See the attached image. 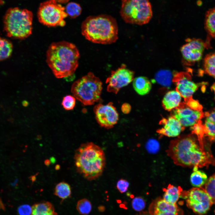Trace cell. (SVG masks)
I'll use <instances>...</instances> for the list:
<instances>
[{
    "label": "cell",
    "mask_w": 215,
    "mask_h": 215,
    "mask_svg": "<svg viewBox=\"0 0 215 215\" xmlns=\"http://www.w3.org/2000/svg\"><path fill=\"white\" fill-rule=\"evenodd\" d=\"M46 57V62L55 76L62 78L74 73L79 65L80 54L74 44L62 41L51 44Z\"/></svg>",
    "instance_id": "cell-1"
},
{
    "label": "cell",
    "mask_w": 215,
    "mask_h": 215,
    "mask_svg": "<svg viewBox=\"0 0 215 215\" xmlns=\"http://www.w3.org/2000/svg\"><path fill=\"white\" fill-rule=\"evenodd\" d=\"M167 153L175 164L183 167H201L208 162V156L191 136H182L171 141Z\"/></svg>",
    "instance_id": "cell-2"
},
{
    "label": "cell",
    "mask_w": 215,
    "mask_h": 215,
    "mask_svg": "<svg viewBox=\"0 0 215 215\" xmlns=\"http://www.w3.org/2000/svg\"><path fill=\"white\" fill-rule=\"evenodd\" d=\"M74 159L77 171L88 180L100 176L105 165L103 150L92 142L81 144L75 151Z\"/></svg>",
    "instance_id": "cell-3"
},
{
    "label": "cell",
    "mask_w": 215,
    "mask_h": 215,
    "mask_svg": "<svg viewBox=\"0 0 215 215\" xmlns=\"http://www.w3.org/2000/svg\"><path fill=\"white\" fill-rule=\"evenodd\" d=\"M81 28L83 36L93 43L109 44L118 39L116 21L109 15L89 16L82 22Z\"/></svg>",
    "instance_id": "cell-4"
},
{
    "label": "cell",
    "mask_w": 215,
    "mask_h": 215,
    "mask_svg": "<svg viewBox=\"0 0 215 215\" xmlns=\"http://www.w3.org/2000/svg\"><path fill=\"white\" fill-rule=\"evenodd\" d=\"M33 14L31 11L18 7L10 8L4 18V29L9 37L23 39L32 33Z\"/></svg>",
    "instance_id": "cell-5"
},
{
    "label": "cell",
    "mask_w": 215,
    "mask_h": 215,
    "mask_svg": "<svg viewBox=\"0 0 215 215\" xmlns=\"http://www.w3.org/2000/svg\"><path fill=\"white\" fill-rule=\"evenodd\" d=\"M102 88L100 79L89 72L73 83L71 91L84 105H92L100 101Z\"/></svg>",
    "instance_id": "cell-6"
},
{
    "label": "cell",
    "mask_w": 215,
    "mask_h": 215,
    "mask_svg": "<svg viewBox=\"0 0 215 215\" xmlns=\"http://www.w3.org/2000/svg\"><path fill=\"white\" fill-rule=\"evenodd\" d=\"M120 13L126 23L139 25L148 23L153 16L149 0H122Z\"/></svg>",
    "instance_id": "cell-7"
},
{
    "label": "cell",
    "mask_w": 215,
    "mask_h": 215,
    "mask_svg": "<svg viewBox=\"0 0 215 215\" xmlns=\"http://www.w3.org/2000/svg\"><path fill=\"white\" fill-rule=\"evenodd\" d=\"M39 22L48 27L64 26V19L68 16L65 8L60 4L50 0L40 4L37 12Z\"/></svg>",
    "instance_id": "cell-8"
},
{
    "label": "cell",
    "mask_w": 215,
    "mask_h": 215,
    "mask_svg": "<svg viewBox=\"0 0 215 215\" xmlns=\"http://www.w3.org/2000/svg\"><path fill=\"white\" fill-rule=\"evenodd\" d=\"M180 196L185 200L189 208L200 215L206 214L213 204L210 196L202 188L194 187L182 191Z\"/></svg>",
    "instance_id": "cell-9"
},
{
    "label": "cell",
    "mask_w": 215,
    "mask_h": 215,
    "mask_svg": "<svg viewBox=\"0 0 215 215\" xmlns=\"http://www.w3.org/2000/svg\"><path fill=\"white\" fill-rule=\"evenodd\" d=\"M134 72L122 64L115 70L111 71V75L106 81L107 91L117 94L122 87L127 85L134 79Z\"/></svg>",
    "instance_id": "cell-10"
},
{
    "label": "cell",
    "mask_w": 215,
    "mask_h": 215,
    "mask_svg": "<svg viewBox=\"0 0 215 215\" xmlns=\"http://www.w3.org/2000/svg\"><path fill=\"white\" fill-rule=\"evenodd\" d=\"M93 111L97 122L106 129L112 128L118 120V113L112 102L105 105L99 104L94 106Z\"/></svg>",
    "instance_id": "cell-11"
},
{
    "label": "cell",
    "mask_w": 215,
    "mask_h": 215,
    "mask_svg": "<svg viewBox=\"0 0 215 215\" xmlns=\"http://www.w3.org/2000/svg\"><path fill=\"white\" fill-rule=\"evenodd\" d=\"M208 41L204 42L200 39H186V43L181 49L184 59L190 63H193L200 60L205 49L209 45Z\"/></svg>",
    "instance_id": "cell-12"
},
{
    "label": "cell",
    "mask_w": 215,
    "mask_h": 215,
    "mask_svg": "<svg viewBox=\"0 0 215 215\" xmlns=\"http://www.w3.org/2000/svg\"><path fill=\"white\" fill-rule=\"evenodd\" d=\"M150 215H183L181 208L176 204H172L163 198H158L153 201L149 208Z\"/></svg>",
    "instance_id": "cell-13"
},
{
    "label": "cell",
    "mask_w": 215,
    "mask_h": 215,
    "mask_svg": "<svg viewBox=\"0 0 215 215\" xmlns=\"http://www.w3.org/2000/svg\"><path fill=\"white\" fill-rule=\"evenodd\" d=\"M204 115L202 111L193 110L189 107L177 108L173 113V117L184 127L193 126Z\"/></svg>",
    "instance_id": "cell-14"
},
{
    "label": "cell",
    "mask_w": 215,
    "mask_h": 215,
    "mask_svg": "<svg viewBox=\"0 0 215 215\" xmlns=\"http://www.w3.org/2000/svg\"><path fill=\"white\" fill-rule=\"evenodd\" d=\"M177 91L185 99L191 97L198 88V85L186 76H183L176 82Z\"/></svg>",
    "instance_id": "cell-15"
},
{
    "label": "cell",
    "mask_w": 215,
    "mask_h": 215,
    "mask_svg": "<svg viewBox=\"0 0 215 215\" xmlns=\"http://www.w3.org/2000/svg\"><path fill=\"white\" fill-rule=\"evenodd\" d=\"M164 122L163 127L158 131L160 134L169 137H175L182 131V126L173 116L169 117Z\"/></svg>",
    "instance_id": "cell-16"
},
{
    "label": "cell",
    "mask_w": 215,
    "mask_h": 215,
    "mask_svg": "<svg viewBox=\"0 0 215 215\" xmlns=\"http://www.w3.org/2000/svg\"><path fill=\"white\" fill-rule=\"evenodd\" d=\"M182 96L177 90L168 92L164 96L162 101L163 107L170 110L179 106L181 101Z\"/></svg>",
    "instance_id": "cell-17"
},
{
    "label": "cell",
    "mask_w": 215,
    "mask_h": 215,
    "mask_svg": "<svg viewBox=\"0 0 215 215\" xmlns=\"http://www.w3.org/2000/svg\"><path fill=\"white\" fill-rule=\"evenodd\" d=\"M133 86L135 91L141 96L148 93L152 88L151 82L147 77L143 76L134 78L133 80Z\"/></svg>",
    "instance_id": "cell-18"
},
{
    "label": "cell",
    "mask_w": 215,
    "mask_h": 215,
    "mask_svg": "<svg viewBox=\"0 0 215 215\" xmlns=\"http://www.w3.org/2000/svg\"><path fill=\"white\" fill-rule=\"evenodd\" d=\"M164 194L163 199L166 202L172 204H176L182 191L180 187H176L169 185L163 190Z\"/></svg>",
    "instance_id": "cell-19"
},
{
    "label": "cell",
    "mask_w": 215,
    "mask_h": 215,
    "mask_svg": "<svg viewBox=\"0 0 215 215\" xmlns=\"http://www.w3.org/2000/svg\"><path fill=\"white\" fill-rule=\"evenodd\" d=\"M193 172L190 177L191 185L194 187L201 188L205 184L208 179L205 173L202 171L198 170V167H194Z\"/></svg>",
    "instance_id": "cell-20"
},
{
    "label": "cell",
    "mask_w": 215,
    "mask_h": 215,
    "mask_svg": "<svg viewBox=\"0 0 215 215\" xmlns=\"http://www.w3.org/2000/svg\"><path fill=\"white\" fill-rule=\"evenodd\" d=\"M205 26L208 34L215 38V7L208 10L206 13Z\"/></svg>",
    "instance_id": "cell-21"
},
{
    "label": "cell",
    "mask_w": 215,
    "mask_h": 215,
    "mask_svg": "<svg viewBox=\"0 0 215 215\" xmlns=\"http://www.w3.org/2000/svg\"><path fill=\"white\" fill-rule=\"evenodd\" d=\"M155 81L161 85L169 87L172 81V74L171 71L167 70H162L156 74Z\"/></svg>",
    "instance_id": "cell-22"
},
{
    "label": "cell",
    "mask_w": 215,
    "mask_h": 215,
    "mask_svg": "<svg viewBox=\"0 0 215 215\" xmlns=\"http://www.w3.org/2000/svg\"><path fill=\"white\" fill-rule=\"evenodd\" d=\"M205 115L207 116L204 125L205 134L215 138V110Z\"/></svg>",
    "instance_id": "cell-23"
},
{
    "label": "cell",
    "mask_w": 215,
    "mask_h": 215,
    "mask_svg": "<svg viewBox=\"0 0 215 215\" xmlns=\"http://www.w3.org/2000/svg\"><path fill=\"white\" fill-rule=\"evenodd\" d=\"M203 68L206 73L215 78V53L206 56L203 62Z\"/></svg>",
    "instance_id": "cell-24"
},
{
    "label": "cell",
    "mask_w": 215,
    "mask_h": 215,
    "mask_svg": "<svg viewBox=\"0 0 215 215\" xmlns=\"http://www.w3.org/2000/svg\"><path fill=\"white\" fill-rule=\"evenodd\" d=\"M54 194L62 199H66L69 197L71 194L70 186L66 182H60L56 186Z\"/></svg>",
    "instance_id": "cell-25"
},
{
    "label": "cell",
    "mask_w": 215,
    "mask_h": 215,
    "mask_svg": "<svg viewBox=\"0 0 215 215\" xmlns=\"http://www.w3.org/2000/svg\"><path fill=\"white\" fill-rule=\"evenodd\" d=\"M12 50V43L8 40L0 37V61L9 57Z\"/></svg>",
    "instance_id": "cell-26"
},
{
    "label": "cell",
    "mask_w": 215,
    "mask_h": 215,
    "mask_svg": "<svg viewBox=\"0 0 215 215\" xmlns=\"http://www.w3.org/2000/svg\"><path fill=\"white\" fill-rule=\"evenodd\" d=\"M65 8L67 16L72 19L78 17L82 12V9L80 5L75 2L68 3Z\"/></svg>",
    "instance_id": "cell-27"
},
{
    "label": "cell",
    "mask_w": 215,
    "mask_h": 215,
    "mask_svg": "<svg viewBox=\"0 0 215 215\" xmlns=\"http://www.w3.org/2000/svg\"><path fill=\"white\" fill-rule=\"evenodd\" d=\"M77 209L81 214L86 215L90 212L92 209V205L90 201L86 199L79 200L77 203Z\"/></svg>",
    "instance_id": "cell-28"
},
{
    "label": "cell",
    "mask_w": 215,
    "mask_h": 215,
    "mask_svg": "<svg viewBox=\"0 0 215 215\" xmlns=\"http://www.w3.org/2000/svg\"><path fill=\"white\" fill-rule=\"evenodd\" d=\"M205 186L204 189L211 198L213 203L215 204V174L208 179Z\"/></svg>",
    "instance_id": "cell-29"
},
{
    "label": "cell",
    "mask_w": 215,
    "mask_h": 215,
    "mask_svg": "<svg viewBox=\"0 0 215 215\" xmlns=\"http://www.w3.org/2000/svg\"><path fill=\"white\" fill-rule=\"evenodd\" d=\"M62 104L65 110H70L73 109L76 104L75 97L70 95L64 97Z\"/></svg>",
    "instance_id": "cell-30"
},
{
    "label": "cell",
    "mask_w": 215,
    "mask_h": 215,
    "mask_svg": "<svg viewBox=\"0 0 215 215\" xmlns=\"http://www.w3.org/2000/svg\"><path fill=\"white\" fill-rule=\"evenodd\" d=\"M145 202L141 197L138 196L134 198L132 201V206L133 209L136 211H140L143 210L145 206Z\"/></svg>",
    "instance_id": "cell-31"
},
{
    "label": "cell",
    "mask_w": 215,
    "mask_h": 215,
    "mask_svg": "<svg viewBox=\"0 0 215 215\" xmlns=\"http://www.w3.org/2000/svg\"><path fill=\"white\" fill-rule=\"evenodd\" d=\"M146 148L148 152L155 153L159 150L160 145L159 142L156 140L150 139L147 142Z\"/></svg>",
    "instance_id": "cell-32"
},
{
    "label": "cell",
    "mask_w": 215,
    "mask_h": 215,
    "mask_svg": "<svg viewBox=\"0 0 215 215\" xmlns=\"http://www.w3.org/2000/svg\"><path fill=\"white\" fill-rule=\"evenodd\" d=\"M17 214L18 215H32V208L28 205H22L18 207Z\"/></svg>",
    "instance_id": "cell-33"
},
{
    "label": "cell",
    "mask_w": 215,
    "mask_h": 215,
    "mask_svg": "<svg viewBox=\"0 0 215 215\" xmlns=\"http://www.w3.org/2000/svg\"><path fill=\"white\" fill-rule=\"evenodd\" d=\"M129 185V183L127 180L121 179L118 181L116 184V187L121 193H123L127 191Z\"/></svg>",
    "instance_id": "cell-34"
},
{
    "label": "cell",
    "mask_w": 215,
    "mask_h": 215,
    "mask_svg": "<svg viewBox=\"0 0 215 215\" xmlns=\"http://www.w3.org/2000/svg\"><path fill=\"white\" fill-rule=\"evenodd\" d=\"M187 104L189 107L194 110L202 111V107L198 102L192 99H190Z\"/></svg>",
    "instance_id": "cell-35"
},
{
    "label": "cell",
    "mask_w": 215,
    "mask_h": 215,
    "mask_svg": "<svg viewBox=\"0 0 215 215\" xmlns=\"http://www.w3.org/2000/svg\"><path fill=\"white\" fill-rule=\"evenodd\" d=\"M32 215H57L54 209L45 210L32 212Z\"/></svg>",
    "instance_id": "cell-36"
},
{
    "label": "cell",
    "mask_w": 215,
    "mask_h": 215,
    "mask_svg": "<svg viewBox=\"0 0 215 215\" xmlns=\"http://www.w3.org/2000/svg\"><path fill=\"white\" fill-rule=\"evenodd\" d=\"M131 108V106L129 104L125 103L122 105L121 109L122 112L124 113L127 114L130 112Z\"/></svg>",
    "instance_id": "cell-37"
},
{
    "label": "cell",
    "mask_w": 215,
    "mask_h": 215,
    "mask_svg": "<svg viewBox=\"0 0 215 215\" xmlns=\"http://www.w3.org/2000/svg\"><path fill=\"white\" fill-rule=\"evenodd\" d=\"M58 3H65L67 2L69 0H49Z\"/></svg>",
    "instance_id": "cell-38"
},
{
    "label": "cell",
    "mask_w": 215,
    "mask_h": 215,
    "mask_svg": "<svg viewBox=\"0 0 215 215\" xmlns=\"http://www.w3.org/2000/svg\"><path fill=\"white\" fill-rule=\"evenodd\" d=\"M211 89H212V90L214 91L215 94V83L211 87Z\"/></svg>",
    "instance_id": "cell-39"
},
{
    "label": "cell",
    "mask_w": 215,
    "mask_h": 215,
    "mask_svg": "<svg viewBox=\"0 0 215 215\" xmlns=\"http://www.w3.org/2000/svg\"><path fill=\"white\" fill-rule=\"evenodd\" d=\"M23 105L24 106H26L27 105V102L26 101H24L22 102Z\"/></svg>",
    "instance_id": "cell-40"
},
{
    "label": "cell",
    "mask_w": 215,
    "mask_h": 215,
    "mask_svg": "<svg viewBox=\"0 0 215 215\" xmlns=\"http://www.w3.org/2000/svg\"><path fill=\"white\" fill-rule=\"evenodd\" d=\"M140 215H150L149 213H142Z\"/></svg>",
    "instance_id": "cell-41"
}]
</instances>
